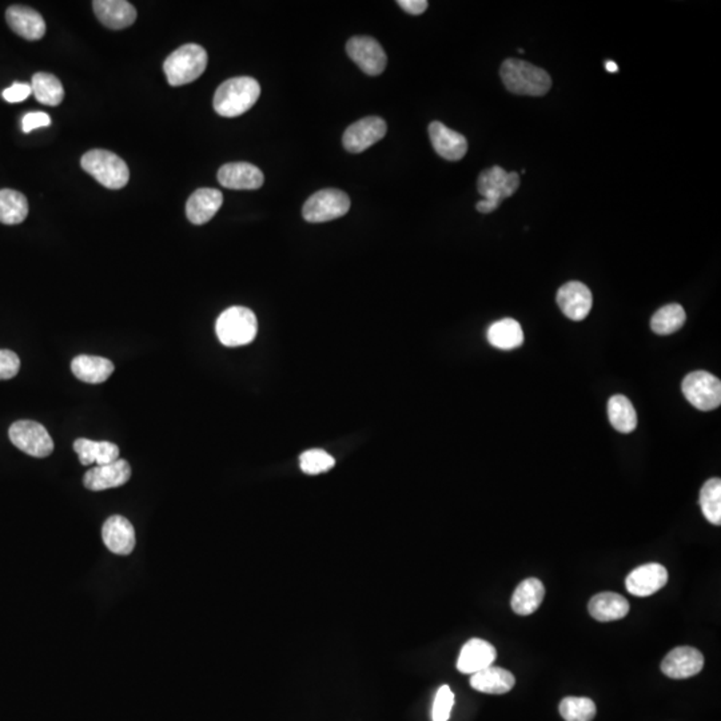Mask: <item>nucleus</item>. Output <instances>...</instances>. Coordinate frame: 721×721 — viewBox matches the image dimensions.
Returning a JSON list of instances; mask_svg holds the SVG:
<instances>
[{
	"instance_id": "obj_20",
	"label": "nucleus",
	"mask_w": 721,
	"mask_h": 721,
	"mask_svg": "<svg viewBox=\"0 0 721 721\" xmlns=\"http://www.w3.org/2000/svg\"><path fill=\"white\" fill-rule=\"evenodd\" d=\"M8 26L27 40H39L46 34V21L37 11L26 5H11L5 12Z\"/></svg>"
},
{
	"instance_id": "obj_30",
	"label": "nucleus",
	"mask_w": 721,
	"mask_h": 721,
	"mask_svg": "<svg viewBox=\"0 0 721 721\" xmlns=\"http://www.w3.org/2000/svg\"><path fill=\"white\" fill-rule=\"evenodd\" d=\"M29 215V202L26 195L11 188L0 190V222L4 225H19Z\"/></svg>"
},
{
	"instance_id": "obj_17",
	"label": "nucleus",
	"mask_w": 721,
	"mask_h": 721,
	"mask_svg": "<svg viewBox=\"0 0 721 721\" xmlns=\"http://www.w3.org/2000/svg\"><path fill=\"white\" fill-rule=\"evenodd\" d=\"M102 539L110 551L118 556H128L136 548V531L123 516H112L102 528Z\"/></svg>"
},
{
	"instance_id": "obj_40",
	"label": "nucleus",
	"mask_w": 721,
	"mask_h": 721,
	"mask_svg": "<svg viewBox=\"0 0 721 721\" xmlns=\"http://www.w3.org/2000/svg\"><path fill=\"white\" fill-rule=\"evenodd\" d=\"M397 4L410 15H421L427 10L429 3L427 0H400Z\"/></svg>"
},
{
	"instance_id": "obj_15",
	"label": "nucleus",
	"mask_w": 721,
	"mask_h": 721,
	"mask_svg": "<svg viewBox=\"0 0 721 721\" xmlns=\"http://www.w3.org/2000/svg\"><path fill=\"white\" fill-rule=\"evenodd\" d=\"M131 477V467L126 460H117L112 464L101 465L88 470L83 484L88 491L101 492L125 485Z\"/></svg>"
},
{
	"instance_id": "obj_8",
	"label": "nucleus",
	"mask_w": 721,
	"mask_h": 721,
	"mask_svg": "<svg viewBox=\"0 0 721 721\" xmlns=\"http://www.w3.org/2000/svg\"><path fill=\"white\" fill-rule=\"evenodd\" d=\"M685 398L701 411H711L721 403V382L709 371L699 370L688 374L683 381Z\"/></svg>"
},
{
	"instance_id": "obj_27",
	"label": "nucleus",
	"mask_w": 721,
	"mask_h": 721,
	"mask_svg": "<svg viewBox=\"0 0 721 721\" xmlns=\"http://www.w3.org/2000/svg\"><path fill=\"white\" fill-rule=\"evenodd\" d=\"M545 597V586L539 578H526L516 588L512 596L513 612L520 616H529L539 609Z\"/></svg>"
},
{
	"instance_id": "obj_11",
	"label": "nucleus",
	"mask_w": 721,
	"mask_h": 721,
	"mask_svg": "<svg viewBox=\"0 0 721 721\" xmlns=\"http://www.w3.org/2000/svg\"><path fill=\"white\" fill-rule=\"evenodd\" d=\"M386 123L382 118L368 117L353 123L344 134V147L352 154H360L386 136Z\"/></svg>"
},
{
	"instance_id": "obj_23",
	"label": "nucleus",
	"mask_w": 721,
	"mask_h": 721,
	"mask_svg": "<svg viewBox=\"0 0 721 721\" xmlns=\"http://www.w3.org/2000/svg\"><path fill=\"white\" fill-rule=\"evenodd\" d=\"M516 677L512 672L491 666L470 676V687L488 695H504L513 690Z\"/></svg>"
},
{
	"instance_id": "obj_9",
	"label": "nucleus",
	"mask_w": 721,
	"mask_h": 721,
	"mask_svg": "<svg viewBox=\"0 0 721 721\" xmlns=\"http://www.w3.org/2000/svg\"><path fill=\"white\" fill-rule=\"evenodd\" d=\"M518 186H520L518 174L507 173L500 166H493L483 171L477 182L478 193L485 201L496 207H499L505 198L512 196L518 191Z\"/></svg>"
},
{
	"instance_id": "obj_42",
	"label": "nucleus",
	"mask_w": 721,
	"mask_h": 721,
	"mask_svg": "<svg viewBox=\"0 0 721 721\" xmlns=\"http://www.w3.org/2000/svg\"><path fill=\"white\" fill-rule=\"evenodd\" d=\"M605 67H607V71L608 72H617L618 71V66L613 61H608L607 63H605Z\"/></svg>"
},
{
	"instance_id": "obj_19",
	"label": "nucleus",
	"mask_w": 721,
	"mask_h": 721,
	"mask_svg": "<svg viewBox=\"0 0 721 721\" xmlns=\"http://www.w3.org/2000/svg\"><path fill=\"white\" fill-rule=\"evenodd\" d=\"M429 137L433 149L446 161H460L468 152V141L462 134L446 128L443 123L432 122Z\"/></svg>"
},
{
	"instance_id": "obj_3",
	"label": "nucleus",
	"mask_w": 721,
	"mask_h": 721,
	"mask_svg": "<svg viewBox=\"0 0 721 721\" xmlns=\"http://www.w3.org/2000/svg\"><path fill=\"white\" fill-rule=\"evenodd\" d=\"M207 62L206 50L202 46L188 43L166 58L163 71L170 86L178 87L198 79L206 70Z\"/></svg>"
},
{
	"instance_id": "obj_2",
	"label": "nucleus",
	"mask_w": 721,
	"mask_h": 721,
	"mask_svg": "<svg viewBox=\"0 0 721 721\" xmlns=\"http://www.w3.org/2000/svg\"><path fill=\"white\" fill-rule=\"evenodd\" d=\"M500 75L505 87L518 95L541 96L551 90V79L548 72L521 59H507Z\"/></svg>"
},
{
	"instance_id": "obj_37",
	"label": "nucleus",
	"mask_w": 721,
	"mask_h": 721,
	"mask_svg": "<svg viewBox=\"0 0 721 721\" xmlns=\"http://www.w3.org/2000/svg\"><path fill=\"white\" fill-rule=\"evenodd\" d=\"M21 369V360L11 351H0V381L13 378Z\"/></svg>"
},
{
	"instance_id": "obj_22",
	"label": "nucleus",
	"mask_w": 721,
	"mask_h": 721,
	"mask_svg": "<svg viewBox=\"0 0 721 721\" xmlns=\"http://www.w3.org/2000/svg\"><path fill=\"white\" fill-rule=\"evenodd\" d=\"M94 12L99 21L112 29H123L137 21V10L126 0H95Z\"/></svg>"
},
{
	"instance_id": "obj_10",
	"label": "nucleus",
	"mask_w": 721,
	"mask_h": 721,
	"mask_svg": "<svg viewBox=\"0 0 721 721\" xmlns=\"http://www.w3.org/2000/svg\"><path fill=\"white\" fill-rule=\"evenodd\" d=\"M346 51L352 61L368 75H379L384 72L387 56L382 46L370 37H354L346 45Z\"/></svg>"
},
{
	"instance_id": "obj_13",
	"label": "nucleus",
	"mask_w": 721,
	"mask_h": 721,
	"mask_svg": "<svg viewBox=\"0 0 721 721\" xmlns=\"http://www.w3.org/2000/svg\"><path fill=\"white\" fill-rule=\"evenodd\" d=\"M592 298L591 290L581 282L572 281L562 285L557 293V303L562 313L573 321H583L591 313Z\"/></svg>"
},
{
	"instance_id": "obj_24",
	"label": "nucleus",
	"mask_w": 721,
	"mask_h": 721,
	"mask_svg": "<svg viewBox=\"0 0 721 721\" xmlns=\"http://www.w3.org/2000/svg\"><path fill=\"white\" fill-rule=\"evenodd\" d=\"M74 451L78 454L80 464L88 465L112 464L120 460V448L109 441H93L87 438H79L74 443Z\"/></svg>"
},
{
	"instance_id": "obj_4",
	"label": "nucleus",
	"mask_w": 721,
	"mask_h": 721,
	"mask_svg": "<svg viewBox=\"0 0 721 721\" xmlns=\"http://www.w3.org/2000/svg\"><path fill=\"white\" fill-rule=\"evenodd\" d=\"M215 332L220 344L228 348L249 345L257 336V317L250 309L233 306L218 317Z\"/></svg>"
},
{
	"instance_id": "obj_29",
	"label": "nucleus",
	"mask_w": 721,
	"mask_h": 721,
	"mask_svg": "<svg viewBox=\"0 0 721 721\" xmlns=\"http://www.w3.org/2000/svg\"><path fill=\"white\" fill-rule=\"evenodd\" d=\"M608 417L617 432L629 435L637 427V413L626 395H613L608 402Z\"/></svg>"
},
{
	"instance_id": "obj_32",
	"label": "nucleus",
	"mask_w": 721,
	"mask_h": 721,
	"mask_svg": "<svg viewBox=\"0 0 721 721\" xmlns=\"http://www.w3.org/2000/svg\"><path fill=\"white\" fill-rule=\"evenodd\" d=\"M685 311L679 303L663 306L651 319V327L656 335L668 336L682 329L685 324Z\"/></svg>"
},
{
	"instance_id": "obj_41",
	"label": "nucleus",
	"mask_w": 721,
	"mask_h": 721,
	"mask_svg": "<svg viewBox=\"0 0 721 721\" xmlns=\"http://www.w3.org/2000/svg\"><path fill=\"white\" fill-rule=\"evenodd\" d=\"M476 207H477L478 211L484 212V214H489V212L494 211V210L497 209L496 206H493V204L489 203V202L485 201V199H483V201L478 202V203L476 204Z\"/></svg>"
},
{
	"instance_id": "obj_6",
	"label": "nucleus",
	"mask_w": 721,
	"mask_h": 721,
	"mask_svg": "<svg viewBox=\"0 0 721 721\" xmlns=\"http://www.w3.org/2000/svg\"><path fill=\"white\" fill-rule=\"evenodd\" d=\"M351 198L338 188L317 191L303 204L302 215L308 222L324 223L348 214Z\"/></svg>"
},
{
	"instance_id": "obj_31",
	"label": "nucleus",
	"mask_w": 721,
	"mask_h": 721,
	"mask_svg": "<svg viewBox=\"0 0 721 721\" xmlns=\"http://www.w3.org/2000/svg\"><path fill=\"white\" fill-rule=\"evenodd\" d=\"M31 90L37 102L47 106H58L64 98V88L55 75L37 72L32 77Z\"/></svg>"
},
{
	"instance_id": "obj_25",
	"label": "nucleus",
	"mask_w": 721,
	"mask_h": 721,
	"mask_svg": "<svg viewBox=\"0 0 721 721\" xmlns=\"http://www.w3.org/2000/svg\"><path fill=\"white\" fill-rule=\"evenodd\" d=\"M589 613L600 623L620 620L629 612V602L626 597L613 592H604L592 597L588 605Z\"/></svg>"
},
{
	"instance_id": "obj_1",
	"label": "nucleus",
	"mask_w": 721,
	"mask_h": 721,
	"mask_svg": "<svg viewBox=\"0 0 721 721\" xmlns=\"http://www.w3.org/2000/svg\"><path fill=\"white\" fill-rule=\"evenodd\" d=\"M260 95L261 86L254 78H231L217 88L212 104L220 117L236 118L249 112Z\"/></svg>"
},
{
	"instance_id": "obj_34",
	"label": "nucleus",
	"mask_w": 721,
	"mask_h": 721,
	"mask_svg": "<svg viewBox=\"0 0 721 721\" xmlns=\"http://www.w3.org/2000/svg\"><path fill=\"white\" fill-rule=\"evenodd\" d=\"M596 712V704L588 698L570 696L559 703V714L565 721H592Z\"/></svg>"
},
{
	"instance_id": "obj_18",
	"label": "nucleus",
	"mask_w": 721,
	"mask_h": 721,
	"mask_svg": "<svg viewBox=\"0 0 721 721\" xmlns=\"http://www.w3.org/2000/svg\"><path fill=\"white\" fill-rule=\"evenodd\" d=\"M496 658V648L491 642L483 639H470L460 652L457 669L464 675L477 674L493 666Z\"/></svg>"
},
{
	"instance_id": "obj_7",
	"label": "nucleus",
	"mask_w": 721,
	"mask_h": 721,
	"mask_svg": "<svg viewBox=\"0 0 721 721\" xmlns=\"http://www.w3.org/2000/svg\"><path fill=\"white\" fill-rule=\"evenodd\" d=\"M11 443L31 457L45 459L54 452V441L42 424L34 421H16L8 430Z\"/></svg>"
},
{
	"instance_id": "obj_14",
	"label": "nucleus",
	"mask_w": 721,
	"mask_h": 721,
	"mask_svg": "<svg viewBox=\"0 0 721 721\" xmlns=\"http://www.w3.org/2000/svg\"><path fill=\"white\" fill-rule=\"evenodd\" d=\"M668 572L661 564L651 562L629 573L626 580V591L637 597L652 596L666 586Z\"/></svg>"
},
{
	"instance_id": "obj_21",
	"label": "nucleus",
	"mask_w": 721,
	"mask_h": 721,
	"mask_svg": "<svg viewBox=\"0 0 721 721\" xmlns=\"http://www.w3.org/2000/svg\"><path fill=\"white\" fill-rule=\"evenodd\" d=\"M223 203V194L217 188H198L186 203V215L194 225H204L212 220Z\"/></svg>"
},
{
	"instance_id": "obj_28",
	"label": "nucleus",
	"mask_w": 721,
	"mask_h": 721,
	"mask_svg": "<svg viewBox=\"0 0 721 721\" xmlns=\"http://www.w3.org/2000/svg\"><path fill=\"white\" fill-rule=\"evenodd\" d=\"M488 341L494 348L512 351L520 348L524 343V332L516 319H504L494 322L488 330Z\"/></svg>"
},
{
	"instance_id": "obj_35",
	"label": "nucleus",
	"mask_w": 721,
	"mask_h": 721,
	"mask_svg": "<svg viewBox=\"0 0 721 721\" xmlns=\"http://www.w3.org/2000/svg\"><path fill=\"white\" fill-rule=\"evenodd\" d=\"M336 465V460L322 449L303 452L300 457L301 470L306 475L316 476L329 472Z\"/></svg>"
},
{
	"instance_id": "obj_33",
	"label": "nucleus",
	"mask_w": 721,
	"mask_h": 721,
	"mask_svg": "<svg viewBox=\"0 0 721 721\" xmlns=\"http://www.w3.org/2000/svg\"><path fill=\"white\" fill-rule=\"evenodd\" d=\"M700 507L704 518L714 524H721V481L720 478H711L704 484L700 492Z\"/></svg>"
},
{
	"instance_id": "obj_39",
	"label": "nucleus",
	"mask_w": 721,
	"mask_h": 721,
	"mask_svg": "<svg viewBox=\"0 0 721 721\" xmlns=\"http://www.w3.org/2000/svg\"><path fill=\"white\" fill-rule=\"evenodd\" d=\"M31 94V85H27V83H13L11 87L5 88V90L3 91V98H4L8 104H19V102H23L24 99L29 98Z\"/></svg>"
},
{
	"instance_id": "obj_12",
	"label": "nucleus",
	"mask_w": 721,
	"mask_h": 721,
	"mask_svg": "<svg viewBox=\"0 0 721 721\" xmlns=\"http://www.w3.org/2000/svg\"><path fill=\"white\" fill-rule=\"evenodd\" d=\"M704 667V656L692 647H679L672 650L661 663V671L671 679H688L700 674Z\"/></svg>"
},
{
	"instance_id": "obj_16",
	"label": "nucleus",
	"mask_w": 721,
	"mask_h": 721,
	"mask_svg": "<svg viewBox=\"0 0 721 721\" xmlns=\"http://www.w3.org/2000/svg\"><path fill=\"white\" fill-rule=\"evenodd\" d=\"M218 182L231 190H257L265 182L262 171L246 162L226 163L218 171Z\"/></svg>"
},
{
	"instance_id": "obj_38",
	"label": "nucleus",
	"mask_w": 721,
	"mask_h": 721,
	"mask_svg": "<svg viewBox=\"0 0 721 721\" xmlns=\"http://www.w3.org/2000/svg\"><path fill=\"white\" fill-rule=\"evenodd\" d=\"M50 125V115L43 112H35L24 115L21 128H23L24 133H31L35 128H47Z\"/></svg>"
},
{
	"instance_id": "obj_26",
	"label": "nucleus",
	"mask_w": 721,
	"mask_h": 721,
	"mask_svg": "<svg viewBox=\"0 0 721 721\" xmlns=\"http://www.w3.org/2000/svg\"><path fill=\"white\" fill-rule=\"evenodd\" d=\"M71 370L78 379L86 384H102L114 373V363L104 357L82 354L72 360Z\"/></svg>"
},
{
	"instance_id": "obj_36",
	"label": "nucleus",
	"mask_w": 721,
	"mask_h": 721,
	"mask_svg": "<svg viewBox=\"0 0 721 721\" xmlns=\"http://www.w3.org/2000/svg\"><path fill=\"white\" fill-rule=\"evenodd\" d=\"M454 706V693L449 685H443L435 693L433 703V721H448L451 719L452 709Z\"/></svg>"
},
{
	"instance_id": "obj_5",
	"label": "nucleus",
	"mask_w": 721,
	"mask_h": 721,
	"mask_svg": "<svg viewBox=\"0 0 721 721\" xmlns=\"http://www.w3.org/2000/svg\"><path fill=\"white\" fill-rule=\"evenodd\" d=\"M83 170L102 186L112 190L125 187L130 179V170L122 158L107 150H91L80 161Z\"/></svg>"
}]
</instances>
